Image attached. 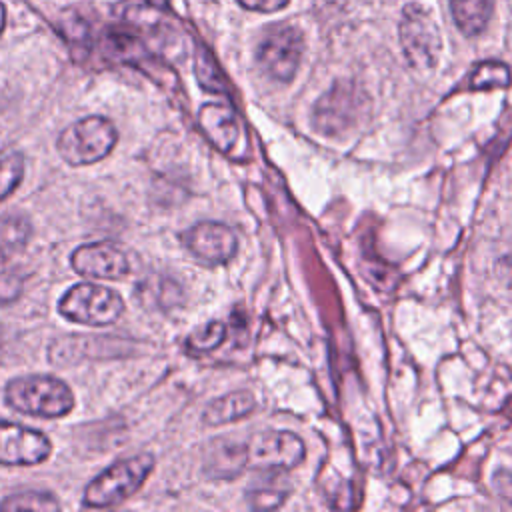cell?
Returning a JSON list of instances; mask_svg holds the SVG:
<instances>
[{"instance_id": "23", "label": "cell", "mask_w": 512, "mask_h": 512, "mask_svg": "<svg viewBox=\"0 0 512 512\" xmlns=\"http://www.w3.org/2000/svg\"><path fill=\"white\" fill-rule=\"evenodd\" d=\"M226 338V324L220 320H212L208 324H204L202 328L194 330L188 336V350L192 352H210L214 348H218Z\"/></svg>"}, {"instance_id": "25", "label": "cell", "mask_w": 512, "mask_h": 512, "mask_svg": "<svg viewBox=\"0 0 512 512\" xmlns=\"http://www.w3.org/2000/svg\"><path fill=\"white\" fill-rule=\"evenodd\" d=\"M494 488L500 494L502 500H506V504L512 506V472L508 470H500L494 474Z\"/></svg>"}, {"instance_id": "9", "label": "cell", "mask_w": 512, "mask_h": 512, "mask_svg": "<svg viewBox=\"0 0 512 512\" xmlns=\"http://www.w3.org/2000/svg\"><path fill=\"white\" fill-rule=\"evenodd\" d=\"M136 352V342L108 334H66L52 340L48 358L56 366H72L84 360L120 358Z\"/></svg>"}, {"instance_id": "28", "label": "cell", "mask_w": 512, "mask_h": 512, "mask_svg": "<svg viewBox=\"0 0 512 512\" xmlns=\"http://www.w3.org/2000/svg\"><path fill=\"white\" fill-rule=\"evenodd\" d=\"M502 410H504V414L512 420V398H508V402L504 404V408H502Z\"/></svg>"}, {"instance_id": "8", "label": "cell", "mask_w": 512, "mask_h": 512, "mask_svg": "<svg viewBox=\"0 0 512 512\" xmlns=\"http://www.w3.org/2000/svg\"><path fill=\"white\" fill-rule=\"evenodd\" d=\"M248 466L262 474H284L296 468L304 456V442L286 430H266L254 434L248 442Z\"/></svg>"}, {"instance_id": "15", "label": "cell", "mask_w": 512, "mask_h": 512, "mask_svg": "<svg viewBox=\"0 0 512 512\" xmlns=\"http://www.w3.org/2000/svg\"><path fill=\"white\" fill-rule=\"evenodd\" d=\"M256 408L254 394L248 390H234L212 400L204 412L202 422L206 426H222L246 418Z\"/></svg>"}, {"instance_id": "12", "label": "cell", "mask_w": 512, "mask_h": 512, "mask_svg": "<svg viewBox=\"0 0 512 512\" xmlns=\"http://www.w3.org/2000/svg\"><path fill=\"white\" fill-rule=\"evenodd\" d=\"M180 238L186 250L206 264H224L238 252L236 232L222 222H198L184 230Z\"/></svg>"}, {"instance_id": "24", "label": "cell", "mask_w": 512, "mask_h": 512, "mask_svg": "<svg viewBox=\"0 0 512 512\" xmlns=\"http://www.w3.org/2000/svg\"><path fill=\"white\" fill-rule=\"evenodd\" d=\"M22 294V276L8 266L0 268V304H10Z\"/></svg>"}, {"instance_id": "6", "label": "cell", "mask_w": 512, "mask_h": 512, "mask_svg": "<svg viewBox=\"0 0 512 512\" xmlns=\"http://www.w3.org/2000/svg\"><path fill=\"white\" fill-rule=\"evenodd\" d=\"M398 34L402 52L412 68L430 70L436 66L442 50V38L432 14L424 6H404Z\"/></svg>"}, {"instance_id": "10", "label": "cell", "mask_w": 512, "mask_h": 512, "mask_svg": "<svg viewBox=\"0 0 512 512\" xmlns=\"http://www.w3.org/2000/svg\"><path fill=\"white\" fill-rule=\"evenodd\" d=\"M52 442L46 434L24 424L0 420V464L36 466L48 460Z\"/></svg>"}, {"instance_id": "20", "label": "cell", "mask_w": 512, "mask_h": 512, "mask_svg": "<svg viewBox=\"0 0 512 512\" xmlns=\"http://www.w3.org/2000/svg\"><path fill=\"white\" fill-rule=\"evenodd\" d=\"M280 474H266V482L256 484L248 490V502L256 510H274L280 508L288 498V488L278 482Z\"/></svg>"}, {"instance_id": "27", "label": "cell", "mask_w": 512, "mask_h": 512, "mask_svg": "<svg viewBox=\"0 0 512 512\" xmlns=\"http://www.w3.org/2000/svg\"><path fill=\"white\" fill-rule=\"evenodd\" d=\"M4 24H6V8H4V4L0 2V34H2V30H4Z\"/></svg>"}, {"instance_id": "21", "label": "cell", "mask_w": 512, "mask_h": 512, "mask_svg": "<svg viewBox=\"0 0 512 512\" xmlns=\"http://www.w3.org/2000/svg\"><path fill=\"white\" fill-rule=\"evenodd\" d=\"M24 178V154L16 148L0 152V202H4Z\"/></svg>"}, {"instance_id": "22", "label": "cell", "mask_w": 512, "mask_h": 512, "mask_svg": "<svg viewBox=\"0 0 512 512\" xmlns=\"http://www.w3.org/2000/svg\"><path fill=\"white\" fill-rule=\"evenodd\" d=\"M512 80L510 68L502 62H480L470 74V88L472 90H492L504 88Z\"/></svg>"}, {"instance_id": "11", "label": "cell", "mask_w": 512, "mask_h": 512, "mask_svg": "<svg viewBox=\"0 0 512 512\" xmlns=\"http://www.w3.org/2000/svg\"><path fill=\"white\" fill-rule=\"evenodd\" d=\"M70 266L80 276L100 280H124L130 274L128 254L110 240L80 244L70 256Z\"/></svg>"}, {"instance_id": "26", "label": "cell", "mask_w": 512, "mask_h": 512, "mask_svg": "<svg viewBox=\"0 0 512 512\" xmlns=\"http://www.w3.org/2000/svg\"><path fill=\"white\" fill-rule=\"evenodd\" d=\"M240 6L248 10H258V12H274L284 8L290 0H236Z\"/></svg>"}, {"instance_id": "7", "label": "cell", "mask_w": 512, "mask_h": 512, "mask_svg": "<svg viewBox=\"0 0 512 512\" xmlns=\"http://www.w3.org/2000/svg\"><path fill=\"white\" fill-rule=\"evenodd\" d=\"M302 54V32L290 24H274L264 32V38L258 44L256 62L268 78L276 82H290L296 76Z\"/></svg>"}, {"instance_id": "16", "label": "cell", "mask_w": 512, "mask_h": 512, "mask_svg": "<svg viewBox=\"0 0 512 512\" xmlns=\"http://www.w3.org/2000/svg\"><path fill=\"white\" fill-rule=\"evenodd\" d=\"M32 236V224L24 214H4L0 218V268L20 254Z\"/></svg>"}, {"instance_id": "4", "label": "cell", "mask_w": 512, "mask_h": 512, "mask_svg": "<svg viewBox=\"0 0 512 512\" xmlns=\"http://www.w3.org/2000/svg\"><path fill=\"white\" fill-rule=\"evenodd\" d=\"M118 142V130L112 120L92 114L66 126L58 140L56 150L70 166H88L112 154Z\"/></svg>"}, {"instance_id": "3", "label": "cell", "mask_w": 512, "mask_h": 512, "mask_svg": "<svg viewBox=\"0 0 512 512\" xmlns=\"http://www.w3.org/2000/svg\"><path fill=\"white\" fill-rule=\"evenodd\" d=\"M370 110V98L352 80H338L326 90L312 108V126L322 136H342L356 128Z\"/></svg>"}, {"instance_id": "17", "label": "cell", "mask_w": 512, "mask_h": 512, "mask_svg": "<svg viewBox=\"0 0 512 512\" xmlns=\"http://www.w3.org/2000/svg\"><path fill=\"white\" fill-rule=\"evenodd\" d=\"M452 16L464 36H478L490 16L488 0H450Z\"/></svg>"}, {"instance_id": "5", "label": "cell", "mask_w": 512, "mask_h": 512, "mask_svg": "<svg viewBox=\"0 0 512 512\" xmlns=\"http://www.w3.org/2000/svg\"><path fill=\"white\" fill-rule=\"evenodd\" d=\"M58 312L76 324L110 326L124 314V300L112 288L80 282L62 294Z\"/></svg>"}, {"instance_id": "1", "label": "cell", "mask_w": 512, "mask_h": 512, "mask_svg": "<svg viewBox=\"0 0 512 512\" xmlns=\"http://www.w3.org/2000/svg\"><path fill=\"white\" fill-rule=\"evenodd\" d=\"M4 402L28 416L62 418L74 408V392L70 386L50 374H28L12 378L4 388Z\"/></svg>"}, {"instance_id": "2", "label": "cell", "mask_w": 512, "mask_h": 512, "mask_svg": "<svg viewBox=\"0 0 512 512\" xmlns=\"http://www.w3.org/2000/svg\"><path fill=\"white\" fill-rule=\"evenodd\" d=\"M154 470V456L148 452L122 458L104 468L88 482L82 494L86 508H110L134 496Z\"/></svg>"}, {"instance_id": "19", "label": "cell", "mask_w": 512, "mask_h": 512, "mask_svg": "<svg viewBox=\"0 0 512 512\" xmlns=\"http://www.w3.org/2000/svg\"><path fill=\"white\" fill-rule=\"evenodd\" d=\"M2 512H20V510H34V512H54L60 510V502L50 492L40 490H24L10 494L0 502Z\"/></svg>"}, {"instance_id": "14", "label": "cell", "mask_w": 512, "mask_h": 512, "mask_svg": "<svg viewBox=\"0 0 512 512\" xmlns=\"http://www.w3.org/2000/svg\"><path fill=\"white\" fill-rule=\"evenodd\" d=\"M202 468L210 480H234L248 468V446L232 438H216L204 450Z\"/></svg>"}, {"instance_id": "18", "label": "cell", "mask_w": 512, "mask_h": 512, "mask_svg": "<svg viewBox=\"0 0 512 512\" xmlns=\"http://www.w3.org/2000/svg\"><path fill=\"white\" fill-rule=\"evenodd\" d=\"M194 74L202 90L212 92V94H230L226 76L222 74L220 66L216 64L214 56L210 50L202 44L196 46V56H194Z\"/></svg>"}, {"instance_id": "13", "label": "cell", "mask_w": 512, "mask_h": 512, "mask_svg": "<svg viewBox=\"0 0 512 512\" xmlns=\"http://www.w3.org/2000/svg\"><path fill=\"white\" fill-rule=\"evenodd\" d=\"M198 126L204 138L222 154L236 156L242 142V126L228 104L208 102L198 110Z\"/></svg>"}]
</instances>
